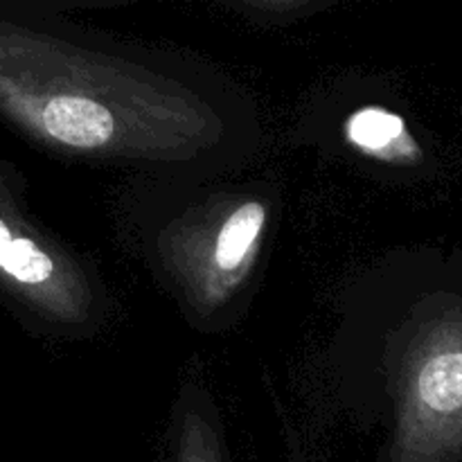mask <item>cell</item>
<instances>
[{
	"mask_svg": "<svg viewBox=\"0 0 462 462\" xmlns=\"http://www.w3.org/2000/svg\"><path fill=\"white\" fill-rule=\"evenodd\" d=\"M41 125L57 143L79 149L102 147L116 131V120L106 106L95 99L70 95L50 99L41 113Z\"/></svg>",
	"mask_w": 462,
	"mask_h": 462,
	"instance_id": "cell-1",
	"label": "cell"
},
{
	"mask_svg": "<svg viewBox=\"0 0 462 462\" xmlns=\"http://www.w3.org/2000/svg\"><path fill=\"white\" fill-rule=\"evenodd\" d=\"M266 224V208L260 201H246L226 219L215 244V264L233 271L248 257Z\"/></svg>",
	"mask_w": 462,
	"mask_h": 462,
	"instance_id": "cell-2",
	"label": "cell"
},
{
	"mask_svg": "<svg viewBox=\"0 0 462 462\" xmlns=\"http://www.w3.org/2000/svg\"><path fill=\"white\" fill-rule=\"evenodd\" d=\"M347 135L356 147L370 153H383L395 147L397 140L406 138L404 120L383 108H364L356 111L347 122Z\"/></svg>",
	"mask_w": 462,
	"mask_h": 462,
	"instance_id": "cell-3",
	"label": "cell"
},
{
	"mask_svg": "<svg viewBox=\"0 0 462 462\" xmlns=\"http://www.w3.org/2000/svg\"><path fill=\"white\" fill-rule=\"evenodd\" d=\"M0 269L21 284H43L52 278L54 264L32 239L12 237L0 253Z\"/></svg>",
	"mask_w": 462,
	"mask_h": 462,
	"instance_id": "cell-4",
	"label": "cell"
},
{
	"mask_svg": "<svg viewBox=\"0 0 462 462\" xmlns=\"http://www.w3.org/2000/svg\"><path fill=\"white\" fill-rule=\"evenodd\" d=\"M183 462H215V458L208 454H201V451H197V454H194V451H189V454L183 458Z\"/></svg>",
	"mask_w": 462,
	"mask_h": 462,
	"instance_id": "cell-5",
	"label": "cell"
},
{
	"mask_svg": "<svg viewBox=\"0 0 462 462\" xmlns=\"http://www.w3.org/2000/svg\"><path fill=\"white\" fill-rule=\"evenodd\" d=\"M9 239H12V233H9V228L5 226V221L0 219V253H3V248L7 246Z\"/></svg>",
	"mask_w": 462,
	"mask_h": 462,
	"instance_id": "cell-6",
	"label": "cell"
}]
</instances>
